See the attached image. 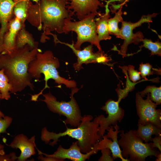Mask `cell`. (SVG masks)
<instances>
[{
  "label": "cell",
  "mask_w": 161,
  "mask_h": 161,
  "mask_svg": "<svg viewBox=\"0 0 161 161\" xmlns=\"http://www.w3.org/2000/svg\"><path fill=\"white\" fill-rule=\"evenodd\" d=\"M137 126V134L145 143L152 141L153 138L151 136L153 135L158 136L161 132V129L151 124L145 125L138 124Z\"/></svg>",
  "instance_id": "cell-19"
},
{
  "label": "cell",
  "mask_w": 161,
  "mask_h": 161,
  "mask_svg": "<svg viewBox=\"0 0 161 161\" xmlns=\"http://www.w3.org/2000/svg\"><path fill=\"white\" fill-rule=\"evenodd\" d=\"M32 0L33 1L35 2V3H37L38 2V1H39V0Z\"/></svg>",
  "instance_id": "cell-37"
},
{
  "label": "cell",
  "mask_w": 161,
  "mask_h": 161,
  "mask_svg": "<svg viewBox=\"0 0 161 161\" xmlns=\"http://www.w3.org/2000/svg\"><path fill=\"white\" fill-rule=\"evenodd\" d=\"M41 51L28 44L10 53L0 55V69H3L12 86L11 93L15 94L27 86L33 90L32 78L28 72L30 63Z\"/></svg>",
  "instance_id": "cell-2"
},
{
  "label": "cell",
  "mask_w": 161,
  "mask_h": 161,
  "mask_svg": "<svg viewBox=\"0 0 161 161\" xmlns=\"http://www.w3.org/2000/svg\"><path fill=\"white\" fill-rule=\"evenodd\" d=\"M106 2V4L105 5L104 7L105 8V10H108L109 5L111 3H115L116 2H118L119 4L123 3L125 0H101Z\"/></svg>",
  "instance_id": "cell-33"
},
{
  "label": "cell",
  "mask_w": 161,
  "mask_h": 161,
  "mask_svg": "<svg viewBox=\"0 0 161 161\" xmlns=\"http://www.w3.org/2000/svg\"><path fill=\"white\" fill-rule=\"evenodd\" d=\"M58 43L65 45L72 49L77 58V61L74 64L73 67L75 70L78 71L83 68L82 65L83 64L97 63L108 65V63L111 60V58L102 50L94 52L93 45L91 44L81 50L76 49L74 47L73 41L71 44L61 42L58 40L57 42Z\"/></svg>",
  "instance_id": "cell-11"
},
{
  "label": "cell",
  "mask_w": 161,
  "mask_h": 161,
  "mask_svg": "<svg viewBox=\"0 0 161 161\" xmlns=\"http://www.w3.org/2000/svg\"><path fill=\"white\" fill-rule=\"evenodd\" d=\"M153 143H151V147L153 148H158L159 151H161V134L153 138Z\"/></svg>",
  "instance_id": "cell-30"
},
{
  "label": "cell",
  "mask_w": 161,
  "mask_h": 161,
  "mask_svg": "<svg viewBox=\"0 0 161 161\" xmlns=\"http://www.w3.org/2000/svg\"><path fill=\"white\" fill-rule=\"evenodd\" d=\"M99 17L95 18L96 30L99 41L110 40L111 37L109 35L108 25V20L110 17V10H106Z\"/></svg>",
  "instance_id": "cell-18"
},
{
  "label": "cell",
  "mask_w": 161,
  "mask_h": 161,
  "mask_svg": "<svg viewBox=\"0 0 161 161\" xmlns=\"http://www.w3.org/2000/svg\"><path fill=\"white\" fill-rule=\"evenodd\" d=\"M22 26L20 21L16 17H14L10 20L7 30L3 37L2 52L0 55L10 53L16 49V37Z\"/></svg>",
  "instance_id": "cell-16"
},
{
  "label": "cell",
  "mask_w": 161,
  "mask_h": 161,
  "mask_svg": "<svg viewBox=\"0 0 161 161\" xmlns=\"http://www.w3.org/2000/svg\"><path fill=\"white\" fill-rule=\"evenodd\" d=\"M142 42L143 44L139 46L140 49L137 52L140 51L141 49L143 47L151 51V56L157 55L161 56V43L159 40L153 42L151 39L145 38L143 39Z\"/></svg>",
  "instance_id": "cell-25"
},
{
  "label": "cell",
  "mask_w": 161,
  "mask_h": 161,
  "mask_svg": "<svg viewBox=\"0 0 161 161\" xmlns=\"http://www.w3.org/2000/svg\"><path fill=\"white\" fill-rule=\"evenodd\" d=\"M4 148V146L1 144H0V151L3 150V149Z\"/></svg>",
  "instance_id": "cell-35"
},
{
  "label": "cell",
  "mask_w": 161,
  "mask_h": 161,
  "mask_svg": "<svg viewBox=\"0 0 161 161\" xmlns=\"http://www.w3.org/2000/svg\"><path fill=\"white\" fill-rule=\"evenodd\" d=\"M156 157L157 158L156 160V161H161V152H160L156 156Z\"/></svg>",
  "instance_id": "cell-34"
},
{
  "label": "cell",
  "mask_w": 161,
  "mask_h": 161,
  "mask_svg": "<svg viewBox=\"0 0 161 161\" xmlns=\"http://www.w3.org/2000/svg\"><path fill=\"white\" fill-rule=\"evenodd\" d=\"M59 66L58 59L54 56L51 51L47 50L43 53L41 51L38 52L35 58L29 64L28 72L32 78L37 80L41 78V74H43L44 76L45 85L40 92L32 95L31 100L37 101L44 90L46 88H49L47 82L50 79L54 80L55 83L58 85L64 84L69 88L76 87V83L75 81L66 79L59 75L57 69Z\"/></svg>",
  "instance_id": "cell-4"
},
{
  "label": "cell",
  "mask_w": 161,
  "mask_h": 161,
  "mask_svg": "<svg viewBox=\"0 0 161 161\" xmlns=\"http://www.w3.org/2000/svg\"><path fill=\"white\" fill-rule=\"evenodd\" d=\"M15 4L13 13L15 17L20 21L22 25L25 26L24 23L27 16L29 2L30 0H14Z\"/></svg>",
  "instance_id": "cell-21"
},
{
  "label": "cell",
  "mask_w": 161,
  "mask_h": 161,
  "mask_svg": "<svg viewBox=\"0 0 161 161\" xmlns=\"http://www.w3.org/2000/svg\"><path fill=\"white\" fill-rule=\"evenodd\" d=\"M120 100L118 99L115 101L111 99L107 100L105 105L100 108L108 114L107 117L101 114L93 120L99 126L98 134L102 138L111 125L114 126L118 122H120L124 117V110L119 106Z\"/></svg>",
  "instance_id": "cell-10"
},
{
  "label": "cell",
  "mask_w": 161,
  "mask_h": 161,
  "mask_svg": "<svg viewBox=\"0 0 161 161\" xmlns=\"http://www.w3.org/2000/svg\"><path fill=\"white\" fill-rule=\"evenodd\" d=\"M157 14V13H154L147 15H143L138 21L135 23L124 21L121 22V27L120 30L124 42L121 46L120 49L118 50L116 49V50L123 58L127 56L126 52L129 45L132 43L138 44L142 42L143 39V34L142 32H138L134 33L133 30L136 27L141 26L144 23L149 24L152 22V18L156 17Z\"/></svg>",
  "instance_id": "cell-8"
},
{
  "label": "cell",
  "mask_w": 161,
  "mask_h": 161,
  "mask_svg": "<svg viewBox=\"0 0 161 161\" xmlns=\"http://www.w3.org/2000/svg\"><path fill=\"white\" fill-rule=\"evenodd\" d=\"M97 145L92 151L88 153L84 154L81 151L78 145L77 141L73 143L68 149L64 148L60 145L57 150L51 154L44 153L37 149V148L36 149L39 154H42L44 156L52 157L56 159L57 161H63L66 159L73 161H84L87 159H89L92 155L97 153L99 151L97 147Z\"/></svg>",
  "instance_id": "cell-13"
},
{
  "label": "cell",
  "mask_w": 161,
  "mask_h": 161,
  "mask_svg": "<svg viewBox=\"0 0 161 161\" xmlns=\"http://www.w3.org/2000/svg\"><path fill=\"white\" fill-rule=\"evenodd\" d=\"M14 0H0V54L2 52L3 38L8 30V24L14 17Z\"/></svg>",
  "instance_id": "cell-17"
},
{
  "label": "cell",
  "mask_w": 161,
  "mask_h": 161,
  "mask_svg": "<svg viewBox=\"0 0 161 161\" xmlns=\"http://www.w3.org/2000/svg\"><path fill=\"white\" fill-rule=\"evenodd\" d=\"M143 97L149 93L151 99L157 105L161 103V86L157 87L155 86H148L142 91L138 92Z\"/></svg>",
  "instance_id": "cell-24"
},
{
  "label": "cell",
  "mask_w": 161,
  "mask_h": 161,
  "mask_svg": "<svg viewBox=\"0 0 161 161\" xmlns=\"http://www.w3.org/2000/svg\"><path fill=\"white\" fill-rule=\"evenodd\" d=\"M114 131L113 126H110L107 130V134L104 135L102 137L103 139L98 142L97 148L98 151L103 148L109 149L112 153V157L114 160L118 158L122 161H129L122 156V151L118 144L117 134L120 131H119L120 127L117 124L114 126Z\"/></svg>",
  "instance_id": "cell-14"
},
{
  "label": "cell",
  "mask_w": 161,
  "mask_h": 161,
  "mask_svg": "<svg viewBox=\"0 0 161 161\" xmlns=\"http://www.w3.org/2000/svg\"><path fill=\"white\" fill-rule=\"evenodd\" d=\"M12 86L3 69L0 70V92L1 99L8 100L10 97Z\"/></svg>",
  "instance_id": "cell-23"
},
{
  "label": "cell",
  "mask_w": 161,
  "mask_h": 161,
  "mask_svg": "<svg viewBox=\"0 0 161 161\" xmlns=\"http://www.w3.org/2000/svg\"><path fill=\"white\" fill-rule=\"evenodd\" d=\"M95 17L90 16L78 21H72L71 18L65 19L64 21L63 33L66 34L71 31L77 34V41L73 46L76 49L81 50V44L85 42H89L94 45L102 51L96 30Z\"/></svg>",
  "instance_id": "cell-7"
},
{
  "label": "cell",
  "mask_w": 161,
  "mask_h": 161,
  "mask_svg": "<svg viewBox=\"0 0 161 161\" xmlns=\"http://www.w3.org/2000/svg\"><path fill=\"white\" fill-rule=\"evenodd\" d=\"M134 66L129 65L126 67V70L128 72L129 77L130 79L134 83L140 80L141 77L140 72L135 69Z\"/></svg>",
  "instance_id": "cell-27"
},
{
  "label": "cell",
  "mask_w": 161,
  "mask_h": 161,
  "mask_svg": "<svg viewBox=\"0 0 161 161\" xmlns=\"http://www.w3.org/2000/svg\"><path fill=\"white\" fill-rule=\"evenodd\" d=\"M93 119L91 115H84L77 128L66 127L65 131L58 133L49 132L46 127H44L42 129L41 139L46 144L52 140L49 144L53 146L60 137L67 135L77 140L78 145L82 153H88L94 149L102 138L98 134L99 126L92 121Z\"/></svg>",
  "instance_id": "cell-3"
},
{
  "label": "cell",
  "mask_w": 161,
  "mask_h": 161,
  "mask_svg": "<svg viewBox=\"0 0 161 161\" xmlns=\"http://www.w3.org/2000/svg\"><path fill=\"white\" fill-rule=\"evenodd\" d=\"M130 0H125V1L122 3L116 4H115L111 3L110 4L111 5V6L110 7L111 11L112 13H115L116 10L119 9L122 6H123L126 3L129 1Z\"/></svg>",
  "instance_id": "cell-32"
},
{
  "label": "cell",
  "mask_w": 161,
  "mask_h": 161,
  "mask_svg": "<svg viewBox=\"0 0 161 161\" xmlns=\"http://www.w3.org/2000/svg\"><path fill=\"white\" fill-rule=\"evenodd\" d=\"M68 0H39L35 4L29 1L27 19L38 30H42L40 41L44 43L49 39L48 35L54 37L55 31L63 33L65 20L72 18L74 14L67 7Z\"/></svg>",
  "instance_id": "cell-1"
},
{
  "label": "cell",
  "mask_w": 161,
  "mask_h": 161,
  "mask_svg": "<svg viewBox=\"0 0 161 161\" xmlns=\"http://www.w3.org/2000/svg\"><path fill=\"white\" fill-rule=\"evenodd\" d=\"M67 8L72 11L79 20L90 16H99L100 12H97L99 7H104L105 5L100 0H68Z\"/></svg>",
  "instance_id": "cell-12"
},
{
  "label": "cell",
  "mask_w": 161,
  "mask_h": 161,
  "mask_svg": "<svg viewBox=\"0 0 161 161\" xmlns=\"http://www.w3.org/2000/svg\"><path fill=\"white\" fill-rule=\"evenodd\" d=\"M102 155L99 159L98 161H113V158L111 156V153L110 150L107 148H103L100 150Z\"/></svg>",
  "instance_id": "cell-29"
},
{
  "label": "cell",
  "mask_w": 161,
  "mask_h": 161,
  "mask_svg": "<svg viewBox=\"0 0 161 161\" xmlns=\"http://www.w3.org/2000/svg\"><path fill=\"white\" fill-rule=\"evenodd\" d=\"M17 158L14 152L6 155H4V154H0V161H15L17 159Z\"/></svg>",
  "instance_id": "cell-31"
},
{
  "label": "cell",
  "mask_w": 161,
  "mask_h": 161,
  "mask_svg": "<svg viewBox=\"0 0 161 161\" xmlns=\"http://www.w3.org/2000/svg\"><path fill=\"white\" fill-rule=\"evenodd\" d=\"M123 6L121 7L112 18H109L108 20V25L109 34L113 35L118 38L122 39L120 29L118 28V24L123 21L122 15L123 14L122 11Z\"/></svg>",
  "instance_id": "cell-22"
},
{
  "label": "cell",
  "mask_w": 161,
  "mask_h": 161,
  "mask_svg": "<svg viewBox=\"0 0 161 161\" xmlns=\"http://www.w3.org/2000/svg\"><path fill=\"white\" fill-rule=\"evenodd\" d=\"M0 98L1 99V94L0 92Z\"/></svg>",
  "instance_id": "cell-38"
},
{
  "label": "cell",
  "mask_w": 161,
  "mask_h": 161,
  "mask_svg": "<svg viewBox=\"0 0 161 161\" xmlns=\"http://www.w3.org/2000/svg\"><path fill=\"white\" fill-rule=\"evenodd\" d=\"M152 66L149 63L143 64L142 63L140 65L139 70L140 76L145 80H148L146 77L154 74V71H152Z\"/></svg>",
  "instance_id": "cell-26"
},
{
  "label": "cell",
  "mask_w": 161,
  "mask_h": 161,
  "mask_svg": "<svg viewBox=\"0 0 161 161\" xmlns=\"http://www.w3.org/2000/svg\"><path fill=\"white\" fill-rule=\"evenodd\" d=\"M120 139L118 141L122 151L123 157L129 161H144L148 156L156 157L160 151L157 148L151 147V143H144L142 140L137 134L136 130H130L124 133L120 131Z\"/></svg>",
  "instance_id": "cell-5"
},
{
  "label": "cell",
  "mask_w": 161,
  "mask_h": 161,
  "mask_svg": "<svg viewBox=\"0 0 161 161\" xmlns=\"http://www.w3.org/2000/svg\"><path fill=\"white\" fill-rule=\"evenodd\" d=\"M144 99L138 92L136 94L135 102L138 124H151L161 129V110L157 109V105L151 99L149 93Z\"/></svg>",
  "instance_id": "cell-9"
},
{
  "label": "cell",
  "mask_w": 161,
  "mask_h": 161,
  "mask_svg": "<svg viewBox=\"0 0 161 161\" xmlns=\"http://www.w3.org/2000/svg\"><path fill=\"white\" fill-rule=\"evenodd\" d=\"M79 89L76 87L72 88L70 100L68 102L57 101L56 97L50 92L42 94L44 99L41 100L46 103L51 112L66 117V119L63 121L65 125L69 124L71 126L77 127L79 125L82 116L74 95Z\"/></svg>",
  "instance_id": "cell-6"
},
{
  "label": "cell",
  "mask_w": 161,
  "mask_h": 161,
  "mask_svg": "<svg viewBox=\"0 0 161 161\" xmlns=\"http://www.w3.org/2000/svg\"><path fill=\"white\" fill-rule=\"evenodd\" d=\"M1 99L0 98V100ZM0 115H1L3 117L4 116V114L0 110Z\"/></svg>",
  "instance_id": "cell-36"
},
{
  "label": "cell",
  "mask_w": 161,
  "mask_h": 161,
  "mask_svg": "<svg viewBox=\"0 0 161 161\" xmlns=\"http://www.w3.org/2000/svg\"><path fill=\"white\" fill-rule=\"evenodd\" d=\"M35 136H33L28 139L26 136L19 134L16 136L9 146L13 148H18L21 151L17 161H25L32 156L35 155Z\"/></svg>",
  "instance_id": "cell-15"
},
{
  "label": "cell",
  "mask_w": 161,
  "mask_h": 161,
  "mask_svg": "<svg viewBox=\"0 0 161 161\" xmlns=\"http://www.w3.org/2000/svg\"><path fill=\"white\" fill-rule=\"evenodd\" d=\"M12 120L11 117H3L0 115V134L6 132L7 129L11 124Z\"/></svg>",
  "instance_id": "cell-28"
},
{
  "label": "cell",
  "mask_w": 161,
  "mask_h": 161,
  "mask_svg": "<svg viewBox=\"0 0 161 161\" xmlns=\"http://www.w3.org/2000/svg\"><path fill=\"white\" fill-rule=\"evenodd\" d=\"M28 44L33 48L38 47V43L35 41L32 35L27 31L25 26L22 25L16 37V49L22 48Z\"/></svg>",
  "instance_id": "cell-20"
}]
</instances>
